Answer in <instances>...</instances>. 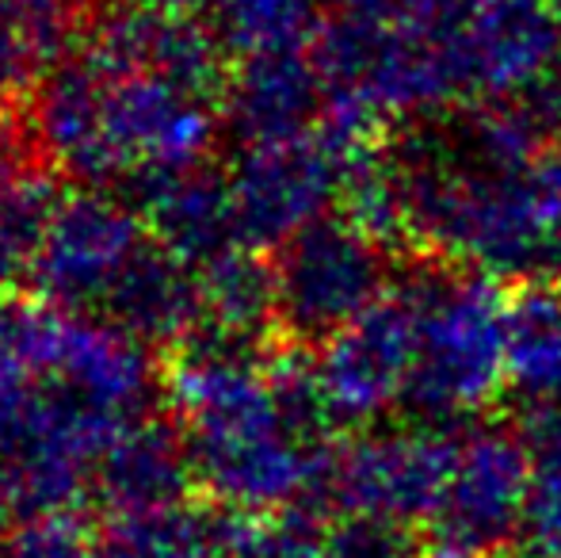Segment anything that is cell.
Returning a JSON list of instances; mask_svg holds the SVG:
<instances>
[{"label": "cell", "instance_id": "14", "mask_svg": "<svg viewBox=\"0 0 561 558\" xmlns=\"http://www.w3.org/2000/svg\"><path fill=\"white\" fill-rule=\"evenodd\" d=\"M104 314L134 341L192 337L195 329H203L199 272L149 238L146 249L134 257L126 276L112 291Z\"/></svg>", "mask_w": 561, "mask_h": 558}, {"label": "cell", "instance_id": "22", "mask_svg": "<svg viewBox=\"0 0 561 558\" xmlns=\"http://www.w3.org/2000/svg\"><path fill=\"white\" fill-rule=\"evenodd\" d=\"M524 544L535 558H561V447L535 459Z\"/></svg>", "mask_w": 561, "mask_h": 558}, {"label": "cell", "instance_id": "24", "mask_svg": "<svg viewBox=\"0 0 561 558\" xmlns=\"http://www.w3.org/2000/svg\"><path fill=\"white\" fill-rule=\"evenodd\" d=\"M0 558H100L96 539L77 524V516H31L15 536L0 544Z\"/></svg>", "mask_w": 561, "mask_h": 558}, {"label": "cell", "instance_id": "1", "mask_svg": "<svg viewBox=\"0 0 561 558\" xmlns=\"http://www.w3.org/2000/svg\"><path fill=\"white\" fill-rule=\"evenodd\" d=\"M172 406L192 470L229 513L325 501L333 447L302 440L283 418L272 372L252 349L207 341L172 375Z\"/></svg>", "mask_w": 561, "mask_h": 558}, {"label": "cell", "instance_id": "25", "mask_svg": "<svg viewBox=\"0 0 561 558\" xmlns=\"http://www.w3.org/2000/svg\"><path fill=\"white\" fill-rule=\"evenodd\" d=\"M527 180H531L535 203H539L550 234H561V141H550V146L535 157Z\"/></svg>", "mask_w": 561, "mask_h": 558}, {"label": "cell", "instance_id": "27", "mask_svg": "<svg viewBox=\"0 0 561 558\" xmlns=\"http://www.w3.org/2000/svg\"><path fill=\"white\" fill-rule=\"evenodd\" d=\"M153 8H169V12H192V8L207 4V0H146Z\"/></svg>", "mask_w": 561, "mask_h": 558}, {"label": "cell", "instance_id": "31", "mask_svg": "<svg viewBox=\"0 0 561 558\" xmlns=\"http://www.w3.org/2000/svg\"><path fill=\"white\" fill-rule=\"evenodd\" d=\"M531 558H535V555H531Z\"/></svg>", "mask_w": 561, "mask_h": 558}, {"label": "cell", "instance_id": "11", "mask_svg": "<svg viewBox=\"0 0 561 558\" xmlns=\"http://www.w3.org/2000/svg\"><path fill=\"white\" fill-rule=\"evenodd\" d=\"M126 184L134 195L130 207L141 215L149 238L184 264H192L195 272L207 269L229 249L244 246L229 176H218L207 164L176 172H146V176H134Z\"/></svg>", "mask_w": 561, "mask_h": 558}, {"label": "cell", "instance_id": "7", "mask_svg": "<svg viewBox=\"0 0 561 558\" xmlns=\"http://www.w3.org/2000/svg\"><path fill=\"white\" fill-rule=\"evenodd\" d=\"M347 164L352 153L321 127L302 138L241 149V161L229 172V192L244 246L279 249L306 226L321 223L344 192Z\"/></svg>", "mask_w": 561, "mask_h": 558}, {"label": "cell", "instance_id": "17", "mask_svg": "<svg viewBox=\"0 0 561 558\" xmlns=\"http://www.w3.org/2000/svg\"><path fill=\"white\" fill-rule=\"evenodd\" d=\"M203 329L210 341L233 349H256L260 337L279 326L275 314V269L260 261L252 246H237L199 269Z\"/></svg>", "mask_w": 561, "mask_h": 558}, {"label": "cell", "instance_id": "23", "mask_svg": "<svg viewBox=\"0 0 561 558\" xmlns=\"http://www.w3.org/2000/svg\"><path fill=\"white\" fill-rule=\"evenodd\" d=\"M325 558H421V544L405 524L344 516L325 536Z\"/></svg>", "mask_w": 561, "mask_h": 558}, {"label": "cell", "instance_id": "16", "mask_svg": "<svg viewBox=\"0 0 561 558\" xmlns=\"http://www.w3.org/2000/svg\"><path fill=\"white\" fill-rule=\"evenodd\" d=\"M244 528V516L222 513L203 505H161L146 513H118L107 524L104 536H96L100 558H218L237 532Z\"/></svg>", "mask_w": 561, "mask_h": 558}, {"label": "cell", "instance_id": "21", "mask_svg": "<svg viewBox=\"0 0 561 558\" xmlns=\"http://www.w3.org/2000/svg\"><path fill=\"white\" fill-rule=\"evenodd\" d=\"M218 558H325V536L313 532L306 509L275 524H249L237 532V539Z\"/></svg>", "mask_w": 561, "mask_h": 558}, {"label": "cell", "instance_id": "29", "mask_svg": "<svg viewBox=\"0 0 561 558\" xmlns=\"http://www.w3.org/2000/svg\"><path fill=\"white\" fill-rule=\"evenodd\" d=\"M558 8H561V0H558Z\"/></svg>", "mask_w": 561, "mask_h": 558}, {"label": "cell", "instance_id": "6", "mask_svg": "<svg viewBox=\"0 0 561 558\" xmlns=\"http://www.w3.org/2000/svg\"><path fill=\"white\" fill-rule=\"evenodd\" d=\"M535 486V455L519 429L481 424L462 432L432 536L444 558H501L524 536Z\"/></svg>", "mask_w": 561, "mask_h": 558}, {"label": "cell", "instance_id": "15", "mask_svg": "<svg viewBox=\"0 0 561 558\" xmlns=\"http://www.w3.org/2000/svg\"><path fill=\"white\" fill-rule=\"evenodd\" d=\"M504 383L519 402H561V283L524 280L508 291Z\"/></svg>", "mask_w": 561, "mask_h": 558}, {"label": "cell", "instance_id": "30", "mask_svg": "<svg viewBox=\"0 0 561 558\" xmlns=\"http://www.w3.org/2000/svg\"><path fill=\"white\" fill-rule=\"evenodd\" d=\"M439 558H444V555H439Z\"/></svg>", "mask_w": 561, "mask_h": 558}, {"label": "cell", "instance_id": "10", "mask_svg": "<svg viewBox=\"0 0 561 558\" xmlns=\"http://www.w3.org/2000/svg\"><path fill=\"white\" fill-rule=\"evenodd\" d=\"M462 96L512 100L561 66L558 0H478L450 31Z\"/></svg>", "mask_w": 561, "mask_h": 558}, {"label": "cell", "instance_id": "12", "mask_svg": "<svg viewBox=\"0 0 561 558\" xmlns=\"http://www.w3.org/2000/svg\"><path fill=\"white\" fill-rule=\"evenodd\" d=\"M325 119V84L302 54H264L241 58V69L226 81L222 123L249 146H272L313 135Z\"/></svg>", "mask_w": 561, "mask_h": 558}, {"label": "cell", "instance_id": "26", "mask_svg": "<svg viewBox=\"0 0 561 558\" xmlns=\"http://www.w3.org/2000/svg\"><path fill=\"white\" fill-rule=\"evenodd\" d=\"M344 15H367V20H398L405 0H329Z\"/></svg>", "mask_w": 561, "mask_h": 558}, {"label": "cell", "instance_id": "18", "mask_svg": "<svg viewBox=\"0 0 561 558\" xmlns=\"http://www.w3.org/2000/svg\"><path fill=\"white\" fill-rule=\"evenodd\" d=\"M321 0H207V27L226 54L264 58L295 54L313 43Z\"/></svg>", "mask_w": 561, "mask_h": 558}, {"label": "cell", "instance_id": "4", "mask_svg": "<svg viewBox=\"0 0 561 558\" xmlns=\"http://www.w3.org/2000/svg\"><path fill=\"white\" fill-rule=\"evenodd\" d=\"M390 249L355 223L321 218L275 249V314L298 344H325L390 295Z\"/></svg>", "mask_w": 561, "mask_h": 558}, {"label": "cell", "instance_id": "3", "mask_svg": "<svg viewBox=\"0 0 561 558\" xmlns=\"http://www.w3.org/2000/svg\"><path fill=\"white\" fill-rule=\"evenodd\" d=\"M416 318V364L405 410L416 421L455 424L485 410L504 383L508 291L485 272L421 264L398 283Z\"/></svg>", "mask_w": 561, "mask_h": 558}, {"label": "cell", "instance_id": "20", "mask_svg": "<svg viewBox=\"0 0 561 558\" xmlns=\"http://www.w3.org/2000/svg\"><path fill=\"white\" fill-rule=\"evenodd\" d=\"M54 203L58 200L50 195V184L35 172L0 195V291L15 283V276L31 272Z\"/></svg>", "mask_w": 561, "mask_h": 558}, {"label": "cell", "instance_id": "9", "mask_svg": "<svg viewBox=\"0 0 561 558\" xmlns=\"http://www.w3.org/2000/svg\"><path fill=\"white\" fill-rule=\"evenodd\" d=\"M318 349L313 372L333 421L367 424L405 398L416 364V318L393 291Z\"/></svg>", "mask_w": 561, "mask_h": 558}, {"label": "cell", "instance_id": "8", "mask_svg": "<svg viewBox=\"0 0 561 558\" xmlns=\"http://www.w3.org/2000/svg\"><path fill=\"white\" fill-rule=\"evenodd\" d=\"M146 241L149 230L130 203L96 192L58 200L31 261V283L61 310H104Z\"/></svg>", "mask_w": 561, "mask_h": 558}, {"label": "cell", "instance_id": "2", "mask_svg": "<svg viewBox=\"0 0 561 558\" xmlns=\"http://www.w3.org/2000/svg\"><path fill=\"white\" fill-rule=\"evenodd\" d=\"M401 172L413 241L496 280H527L550 264V226L527 172L470 164L447 123L416 119L390 149Z\"/></svg>", "mask_w": 561, "mask_h": 558}, {"label": "cell", "instance_id": "5", "mask_svg": "<svg viewBox=\"0 0 561 558\" xmlns=\"http://www.w3.org/2000/svg\"><path fill=\"white\" fill-rule=\"evenodd\" d=\"M462 432L455 424H413L398 432H363L333 447L325 505L344 516H375L413 528L432 521L444 501Z\"/></svg>", "mask_w": 561, "mask_h": 558}, {"label": "cell", "instance_id": "19", "mask_svg": "<svg viewBox=\"0 0 561 558\" xmlns=\"http://www.w3.org/2000/svg\"><path fill=\"white\" fill-rule=\"evenodd\" d=\"M77 0H0V92L43 81L66 58Z\"/></svg>", "mask_w": 561, "mask_h": 558}, {"label": "cell", "instance_id": "28", "mask_svg": "<svg viewBox=\"0 0 561 558\" xmlns=\"http://www.w3.org/2000/svg\"><path fill=\"white\" fill-rule=\"evenodd\" d=\"M547 269L554 272L558 283H561V234H554V238H550V264H547Z\"/></svg>", "mask_w": 561, "mask_h": 558}, {"label": "cell", "instance_id": "13", "mask_svg": "<svg viewBox=\"0 0 561 558\" xmlns=\"http://www.w3.org/2000/svg\"><path fill=\"white\" fill-rule=\"evenodd\" d=\"M195 482L192 455L180 429L157 421H134L100 455L92 490L112 513H146V509L176 505Z\"/></svg>", "mask_w": 561, "mask_h": 558}]
</instances>
